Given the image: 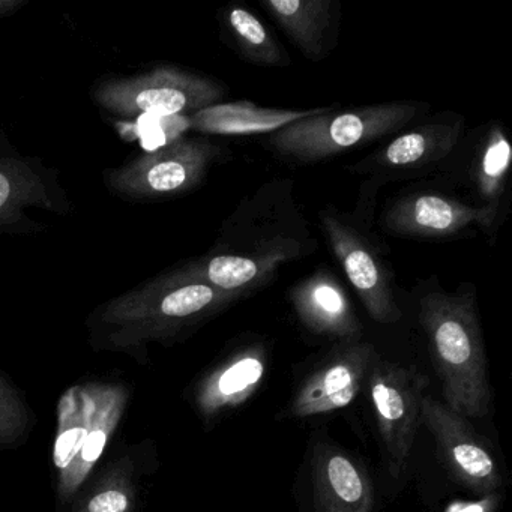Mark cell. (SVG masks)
Segmentation results:
<instances>
[{"mask_svg": "<svg viewBox=\"0 0 512 512\" xmlns=\"http://www.w3.org/2000/svg\"><path fill=\"white\" fill-rule=\"evenodd\" d=\"M203 280L196 266L161 277L104 304L91 319L100 349L134 352L175 337L232 299Z\"/></svg>", "mask_w": 512, "mask_h": 512, "instance_id": "obj_1", "label": "cell"}, {"mask_svg": "<svg viewBox=\"0 0 512 512\" xmlns=\"http://www.w3.org/2000/svg\"><path fill=\"white\" fill-rule=\"evenodd\" d=\"M421 323L449 409L481 418L491 401L487 358L472 299L430 293L421 299Z\"/></svg>", "mask_w": 512, "mask_h": 512, "instance_id": "obj_2", "label": "cell"}, {"mask_svg": "<svg viewBox=\"0 0 512 512\" xmlns=\"http://www.w3.org/2000/svg\"><path fill=\"white\" fill-rule=\"evenodd\" d=\"M416 113L418 109L409 104H380L338 113L328 109L275 131L271 145L284 157L323 160L395 133L406 127Z\"/></svg>", "mask_w": 512, "mask_h": 512, "instance_id": "obj_3", "label": "cell"}, {"mask_svg": "<svg viewBox=\"0 0 512 512\" xmlns=\"http://www.w3.org/2000/svg\"><path fill=\"white\" fill-rule=\"evenodd\" d=\"M95 101L119 116L194 115L220 104L224 88L212 80L164 67L140 76L107 80L97 86Z\"/></svg>", "mask_w": 512, "mask_h": 512, "instance_id": "obj_4", "label": "cell"}, {"mask_svg": "<svg viewBox=\"0 0 512 512\" xmlns=\"http://www.w3.org/2000/svg\"><path fill=\"white\" fill-rule=\"evenodd\" d=\"M367 380L389 475L401 478L422 422L427 377L415 368L376 358Z\"/></svg>", "mask_w": 512, "mask_h": 512, "instance_id": "obj_5", "label": "cell"}, {"mask_svg": "<svg viewBox=\"0 0 512 512\" xmlns=\"http://www.w3.org/2000/svg\"><path fill=\"white\" fill-rule=\"evenodd\" d=\"M217 148L208 140L176 139L106 176L116 193L131 199H157L185 193L199 184Z\"/></svg>", "mask_w": 512, "mask_h": 512, "instance_id": "obj_6", "label": "cell"}, {"mask_svg": "<svg viewBox=\"0 0 512 512\" xmlns=\"http://www.w3.org/2000/svg\"><path fill=\"white\" fill-rule=\"evenodd\" d=\"M422 424L427 425L433 434L443 463L461 484L481 496L502 487L499 464L469 419L458 415L436 398L425 395Z\"/></svg>", "mask_w": 512, "mask_h": 512, "instance_id": "obj_7", "label": "cell"}, {"mask_svg": "<svg viewBox=\"0 0 512 512\" xmlns=\"http://www.w3.org/2000/svg\"><path fill=\"white\" fill-rule=\"evenodd\" d=\"M374 359V347L367 343H352L332 353L299 385L287 415L308 418L349 406L367 380Z\"/></svg>", "mask_w": 512, "mask_h": 512, "instance_id": "obj_8", "label": "cell"}, {"mask_svg": "<svg viewBox=\"0 0 512 512\" xmlns=\"http://www.w3.org/2000/svg\"><path fill=\"white\" fill-rule=\"evenodd\" d=\"M323 227L335 257L364 302L368 314L383 325L398 322L401 311L377 254L355 230L332 215L323 217Z\"/></svg>", "mask_w": 512, "mask_h": 512, "instance_id": "obj_9", "label": "cell"}, {"mask_svg": "<svg viewBox=\"0 0 512 512\" xmlns=\"http://www.w3.org/2000/svg\"><path fill=\"white\" fill-rule=\"evenodd\" d=\"M91 398V415L85 443L76 460L65 472L59 473V502H70L83 482L89 478L95 464L103 457L110 437L115 433L127 407L128 391L125 386L113 383H88Z\"/></svg>", "mask_w": 512, "mask_h": 512, "instance_id": "obj_10", "label": "cell"}, {"mask_svg": "<svg viewBox=\"0 0 512 512\" xmlns=\"http://www.w3.org/2000/svg\"><path fill=\"white\" fill-rule=\"evenodd\" d=\"M265 371L266 353L262 347H247L229 356L197 385L194 400L200 416L212 422L242 406L259 389Z\"/></svg>", "mask_w": 512, "mask_h": 512, "instance_id": "obj_11", "label": "cell"}, {"mask_svg": "<svg viewBox=\"0 0 512 512\" xmlns=\"http://www.w3.org/2000/svg\"><path fill=\"white\" fill-rule=\"evenodd\" d=\"M317 512H373L370 476L347 452L322 445L313 458Z\"/></svg>", "mask_w": 512, "mask_h": 512, "instance_id": "obj_12", "label": "cell"}, {"mask_svg": "<svg viewBox=\"0 0 512 512\" xmlns=\"http://www.w3.org/2000/svg\"><path fill=\"white\" fill-rule=\"evenodd\" d=\"M293 302L299 319L316 334L341 340H355L361 334L346 295L328 275H317L298 287Z\"/></svg>", "mask_w": 512, "mask_h": 512, "instance_id": "obj_13", "label": "cell"}, {"mask_svg": "<svg viewBox=\"0 0 512 512\" xmlns=\"http://www.w3.org/2000/svg\"><path fill=\"white\" fill-rule=\"evenodd\" d=\"M328 109L289 110L268 109L253 103L215 104L200 110L188 118L190 128L206 134L221 136H247V134L272 133L302 121L310 116L319 115Z\"/></svg>", "mask_w": 512, "mask_h": 512, "instance_id": "obj_14", "label": "cell"}, {"mask_svg": "<svg viewBox=\"0 0 512 512\" xmlns=\"http://www.w3.org/2000/svg\"><path fill=\"white\" fill-rule=\"evenodd\" d=\"M487 215V209L470 208L436 194H421L400 203L388 221L392 230L406 235L446 236Z\"/></svg>", "mask_w": 512, "mask_h": 512, "instance_id": "obj_15", "label": "cell"}, {"mask_svg": "<svg viewBox=\"0 0 512 512\" xmlns=\"http://www.w3.org/2000/svg\"><path fill=\"white\" fill-rule=\"evenodd\" d=\"M271 16L280 23L305 58L320 59L325 52L326 32L331 26L329 0H265Z\"/></svg>", "mask_w": 512, "mask_h": 512, "instance_id": "obj_16", "label": "cell"}, {"mask_svg": "<svg viewBox=\"0 0 512 512\" xmlns=\"http://www.w3.org/2000/svg\"><path fill=\"white\" fill-rule=\"evenodd\" d=\"M137 463L134 452L112 461L94 484L83 491L73 512H134L139 487Z\"/></svg>", "mask_w": 512, "mask_h": 512, "instance_id": "obj_17", "label": "cell"}, {"mask_svg": "<svg viewBox=\"0 0 512 512\" xmlns=\"http://www.w3.org/2000/svg\"><path fill=\"white\" fill-rule=\"evenodd\" d=\"M91 415L88 385L74 386L65 392L58 407V434H56L55 460L58 473L65 472L76 460L85 443Z\"/></svg>", "mask_w": 512, "mask_h": 512, "instance_id": "obj_18", "label": "cell"}, {"mask_svg": "<svg viewBox=\"0 0 512 512\" xmlns=\"http://www.w3.org/2000/svg\"><path fill=\"white\" fill-rule=\"evenodd\" d=\"M457 128L430 125L410 131L389 143L383 161L389 166H413L446 157L457 143Z\"/></svg>", "mask_w": 512, "mask_h": 512, "instance_id": "obj_19", "label": "cell"}, {"mask_svg": "<svg viewBox=\"0 0 512 512\" xmlns=\"http://www.w3.org/2000/svg\"><path fill=\"white\" fill-rule=\"evenodd\" d=\"M50 206L49 188L31 167L0 160V224L11 223L29 205Z\"/></svg>", "mask_w": 512, "mask_h": 512, "instance_id": "obj_20", "label": "cell"}, {"mask_svg": "<svg viewBox=\"0 0 512 512\" xmlns=\"http://www.w3.org/2000/svg\"><path fill=\"white\" fill-rule=\"evenodd\" d=\"M196 266L206 283L229 296H235L239 290L257 284V281L271 269V263L263 265L259 260L238 254H221L212 257L205 265Z\"/></svg>", "mask_w": 512, "mask_h": 512, "instance_id": "obj_21", "label": "cell"}, {"mask_svg": "<svg viewBox=\"0 0 512 512\" xmlns=\"http://www.w3.org/2000/svg\"><path fill=\"white\" fill-rule=\"evenodd\" d=\"M230 28L244 55L250 61L262 65H287L289 58L277 41L269 35L265 26L250 11L233 8L229 16Z\"/></svg>", "mask_w": 512, "mask_h": 512, "instance_id": "obj_22", "label": "cell"}, {"mask_svg": "<svg viewBox=\"0 0 512 512\" xmlns=\"http://www.w3.org/2000/svg\"><path fill=\"white\" fill-rule=\"evenodd\" d=\"M511 145L502 130L491 134L479 170V188L485 199L496 200L502 194L503 182L511 166Z\"/></svg>", "mask_w": 512, "mask_h": 512, "instance_id": "obj_23", "label": "cell"}, {"mask_svg": "<svg viewBox=\"0 0 512 512\" xmlns=\"http://www.w3.org/2000/svg\"><path fill=\"white\" fill-rule=\"evenodd\" d=\"M29 424V412L19 391L0 373V445L22 439Z\"/></svg>", "mask_w": 512, "mask_h": 512, "instance_id": "obj_24", "label": "cell"}, {"mask_svg": "<svg viewBox=\"0 0 512 512\" xmlns=\"http://www.w3.org/2000/svg\"><path fill=\"white\" fill-rule=\"evenodd\" d=\"M25 5L22 0H0V17L10 16Z\"/></svg>", "mask_w": 512, "mask_h": 512, "instance_id": "obj_25", "label": "cell"}]
</instances>
